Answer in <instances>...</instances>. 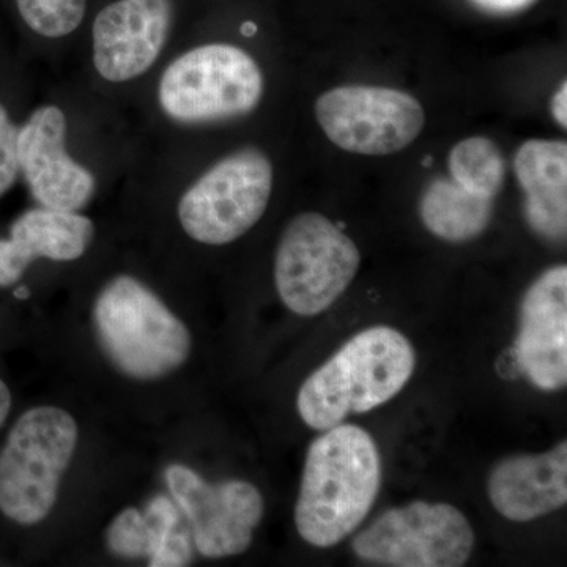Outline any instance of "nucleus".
I'll list each match as a JSON object with an SVG mask.
<instances>
[{
	"label": "nucleus",
	"instance_id": "nucleus-6",
	"mask_svg": "<svg viewBox=\"0 0 567 567\" xmlns=\"http://www.w3.org/2000/svg\"><path fill=\"white\" fill-rule=\"evenodd\" d=\"M274 185V163L267 153L257 147L229 153L183 189L178 224L196 244H234L262 219Z\"/></svg>",
	"mask_w": 567,
	"mask_h": 567
},
{
	"label": "nucleus",
	"instance_id": "nucleus-24",
	"mask_svg": "<svg viewBox=\"0 0 567 567\" xmlns=\"http://www.w3.org/2000/svg\"><path fill=\"white\" fill-rule=\"evenodd\" d=\"M11 404H13V398H11L10 388L0 379V427H2L10 415Z\"/></svg>",
	"mask_w": 567,
	"mask_h": 567
},
{
	"label": "nucleus",
	"instance_id": "nucleus-7",
	"mask_svg": "<svg viewBox=\"0 0 567 567\" xmlns=\"http://www.w3.org/2000/svg\"><path fill=\"white\" fill-rule=\"evenodd\" d=\"M360 265V249L341 227L320 213H301L279 238L276 290L295 315L317 316L349 289Z\"/></svg>",
	"mask_w": 567,
	"mask_h": 567
},
{
	"label": "nucleus",
	"instance_id": "nucleus-16",
	"mask_svg": "<svg viewBox=\"0 0 567 567\" xmlns=\"http://www.w3.org/2000/svg\"><path fill=\"white\" fill-rule=\"evenodd\" d=\"M514 173L525 194L528 226L539 237L561 241L567 230V144L532 140L514 156Z\"/></svg>",
	"mask_w": 567,
	"mask_h": 567
},
{
	"label": "nucleus",
	"instance_id": "nucleus-14",
	"mask_svg": "<svg viewBox=\"0 0 567 567\" xmlns=\"http://www.w3.org/2000/svg\"><path fill=\"white\" fill-rule=\"evenodd\" d=\"M95 238V224L82 212L29 208L0 238V287H11L37 260L74 262L85 256Z\"/></svg>",
	"mask_w": 567,
	"mask_h": 567
},
{
	"label": "nucleus",
	"instance_id": "nucleus-5",
	"mask_svg": "<svg viewBox=\"0 0 567 567\" xmlns=\"http://www.w3.org/2000/svg\"><path fill=\"white\" fill-rule=\"evenodd\" d=\"M78 440L76 420L61 406H33L22 413L0 451V513L22 527L47 520Z\"/></svg>",
	"mask_w": 567,
	"mask_h": 567
},
{
	"label": "nucleus",
	"instance_id": "nucleus-2",
	"mask_svg": "<svg viewBox=\"0 0 567 567\" xmlns=\"http://www.w3.org/2000/svg\"><path fill=\"white\" fill-rule=\"evenodd\" d=\"M416 354L401 331L379 324L354 334L311 375L297 395L306 425L328 431L354 413L395 398L415 371Z\"/></svg>",
	"mask_w": 567,
	"mask_h": 567
},
{
	"label": "nucleus",
	"instance_id": "nucleus-23",
	"mask_svg": "<svg viewBox=\"0 0 567 567\" xmlns=\"http://www.w3.org/2000/svg\"><path fill=\"white\" fill-rule=\"evenodd\" d=\"M551 114L561 128H567V82L563 81L550 102Z\"/></svg>",
	"mask_w": 567,
	"mask_h": 567
},
{
	"label": "nucleus",
	"instance_id": "nucleus-4",
	"mask_svg": "<svg viewBox=\"0 0 567 567\" xmlns=\"http://www.w3.org/2000/svg\"><path fill=\"white\" fill-rule=\"evenodd\" d=\"M265 78L256 59L233 43L196 44L164 66L156 106L178 126H203L251 114L262 103Z\"/></svg>",
	"mask_w": 567,
	"mask_h": 567
},
{
	"label": "nucleus",
	"instance_id": "nucleus-3",
	"mask_svg": "<svg viewBox=\"0 0 567 567\" xmlns=\"http://www.w3.org/2000/svg\"><path fill=\"white\" fill-rule=\"evenodd\" d=\"M93 330L112 365L137 382H156L188 361V327L133 275L104 282L92 308Z\"/></svg>",
	"mask_w": 567,
	"mask_h": 567
},
{
	"label": "nucleus",
	"instance_id": "nucleus-15",
	"mask_svg": "<svg viewBox=\"0 0 567 567\" xmlns=\"http://www.w3.org/2000/svg\"><path fill=\"white\" fill-rule=\"evenodd\" d=\"M488 498L513 522H532L567 503V443L543 454L503 458L488 476Z\"/></svg>",
	"mask_w": 567,
	"mask_h": 567
},
{
	"label": "nucleus",
	"instance_id": "nucleus-12",
	"mask_svg": "<svg viewBox=\"0 0 567 567\" xmlns=\"http://www.w3.org/2000/svg\"><path fill=\"white\" fill-rule=\"evenodd\" d=\"M174 24L173 0H112L91 32L93 71L111 85L145 76L162 59Z\"/></svg>",
	"mask_w": 567,
	"mask_h": 567
},
{
	"label": "nucleus",
	"instance_id": "nucleus-25",
	"mask_svg": "<svg viewBox=\"0 0 567 567\" xmlns=\"http://www.w3.org/2000/svg\"><path fill=\"white\" fill-rule=\"evenodd\" d=\"M14 297L20 298V300H28V298L31 297V292H29L28 287L20 286L14 290Z\"/></svg>",
	"mask_w": 567,
	"mask_h": 567
},
{
	"label": "nucleus",
	"instance_id": "nucleus-11",
	"mask_svg": "<svg viewBox=\"0 0 567 567\" xmlns=\"http://www.w3.org/2000/svg\"><path fill=\"white\" fill-rule=\"evenodd\" d=\"M69 117L54 103L35 107L18 132L20 175L33 200L55 210L82 212L95 197L99 181L69 148Z\"/></svg>",
	"mask_w": 567,
	"mask_h": 567
},
{
	"label": "nucleus",
	"instance_id": "nucleus-20",
	"mask_svg": "<svg viewBox=\"0 0 567 567\" xmlns=\"http://www.w3.org/2000/svg\"><path fill=\"white\" fill-rule=\"evenodd\" d=\"M21 20L40 39H69L87 17L89 0H17Z\"/></svg>",
	"mask_w": 567,
	"mask_h": 567
},
{
	"label": "nucleus",
	"instance_id": "nucleus-22",
	"mask_svg": "<svg viewBox=\"0 0 567 567\" xmlns=\"http://www.w3.org/2000/svg\"><path fill=\"white\" fill-rule=\"evenodd\" d=\"M473 2L488 13L511 14L528 9L537 0H473Z\"/></svg>",
	"mask_w": 567,
	"mask_h": 567
},
{
	"label": "nucleus",
	"instance_id": "nucleus-8",
	"mask_svg": "<svg viewBox=\"0 0 567 567\" xmlns=\"http://www.w3.org/2000/svg\"><path fill=\"white\" fill-rule=\"evenodd\" d=\"M473 547L475 533L457 507L425 502L386 511L352 543L363 561L393 567H461Z\"/></svg>",
	"mask_w": 567,
	"mask_h": 567
},
{
	"label": "nucleus",
	"instance_id": "nucleus-10",
	"mask_svg": "<svg viewBox=\"0 0 567 567\" xmlns=\"http://www.w3.org/2000/svg\"><path fill=\"white\" fill-rule=\"evenodd\" d=\"M164 480L203 557H237L248 550L265 513L259 488L244 480L212 484L185 464L167 466Z\"/></svg>",
	"mask_w": 567,
	"mask_h": 567
},
{
	"label": "nucleus",
	"instance_id": "nucleus-19",
	"mask_svg": "<svg viewBox=\"0 0 567 567\" xmlns=\"http://www.w3.org/2000/svg\"><path fill=\"white\" fill-rule=\"evenodd\" d=\"M162 525V514L152 499L145 511L126 507L106 529L107 550L123 559H148L158 546Z\"/></svg>",
	"mask_w": 567,
	"mask_h": 567
},
{
	"label": "nucleus",
	"instance_id": "nucleus-17",
	"mask_svg": "<svg viewBox=\"0 0 567 567\" xmlns=\"http://www.w3.org/2000/svg\"><path fill=\"white\" fill-rule=\"evenodd\" d=\"M492 213L494 200L468 193L446 178L432 182L420 203L425 229L450 244H465L486 233Z\"/></svg>",
	"mask_w": 567,
	"mask_h": 567
},
{
	"label": "nucleus",
	"instance_id": "nucleus-9",
	"mask_svg": "<svg viewBox=\"0 0 567 567\" xmlns=\"http://www.w3.org/2000/svg\"><path fill=\"white\" fill-rule=\"evenodd\" d=\"M316 117L336 147L364 156L404 151L425 122L415 96L377 85H342L324 92L317 100Z\"/></svg>",
	"mask_w": 567,
	"mask_h": 567
},
{
	"label": "nucleus",
	"instance_id": "nucleus-1",
	"mask_svg": "<svg viewBox=\"0 0 567 567\" xmlns=\"http://www.w3.org/2000/svg\"><path fill=\"white\" fill-rule=\"evenodd\" d=\"M306 456L295 525L317 548L338 546L371 513L383 481L374 439L353 424L323 431Z\"/></svg>",
	"mask_w": 567,
	"mask_h": 567
},
{
	"label": "nucleus",
	"instance_id": "nucleus-18",
	"mask_svg": "<svg viewBox=\"0 0 567 567\" xmlns=\"http://www.w3.org/2000/svg\"><path fill=\"white\" fill-rule=\"evenodd\" d=\"M451 177L476 196L494 200L505 183L506 164L494 141L484 136L466 137L447 156Z\"/></svg>",
	"mask_w": 567,
	"mask_h": 567
},
{
	"label": "nucleus",
	"instance_id": "nucleus-21",
	"mask_svg": "<svg viewBox=\"0 0 567 567\" xmlns=\"http://www.w3.org/2000/svg\"><path fill=\"white\" fill-rule=\"evenodd\" d=\"M18 132L9 110L0 103V197L10 192L20 177L18 162Z\"/></svg>",
	"mask_w": 567,
	"mask_h": 567
},
{
	"label": "nucleus",
	"instance_id": "nucleus-13",
	"mask_svg": "<svg viewBox=\"0 0 567 567\" xmlns=\"http://www.w3.org/2000/svg\"><path fill=\"white\" fill-rule=\"evenodd\" d=\"M516 354L529 382L543 391L567 383V268H548L529 286L520 306Z\"/></svg>",
	"mask_w": 567,
	"mask_h": 567
}]
</instances>
